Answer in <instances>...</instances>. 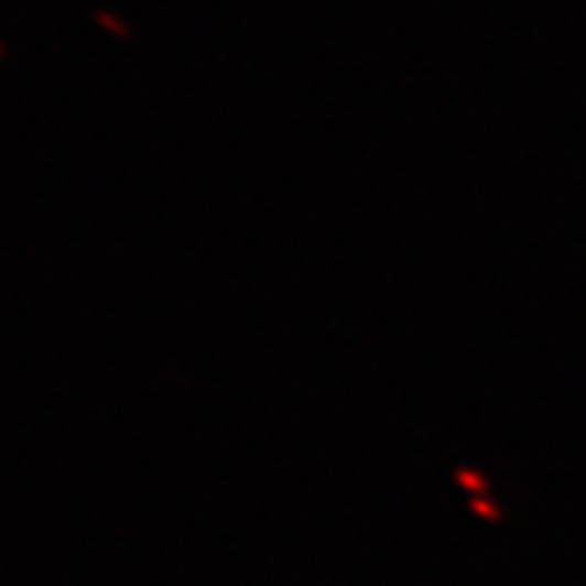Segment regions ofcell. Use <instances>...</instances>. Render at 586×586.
<instances>
[{
  "instance_id": "1",
  "label": "cell",
  "mask_w": 586,
  "mask_h": 586,
  "mask_svg": "<svg viewBox=\"0 0 586 586\" xmlns=\"http://www.w3.org/2000/svg\"><path fill=\"white\" fill-rule=\"evenodd\" d=\"M95 23H98V26H105L108 33L121 36V40H128V36H131V26H128V23H124L121 17L108 13V10H95Z\"/></svg>"
},
{
  "instance_id": "2",
  "label": "cell",
  "mask_w": 586,
  "mask_h": 586,
  "mask_svg": "<svg viewBox=\"0 0 586 586\" xmlns=\"http://www.w3.org/2000/svg\"><path fill=\"white\" fill-rule=\"evenodd\" d=\"M0 56H3V46H0Z\"/></svg>"
}]
</instances>
